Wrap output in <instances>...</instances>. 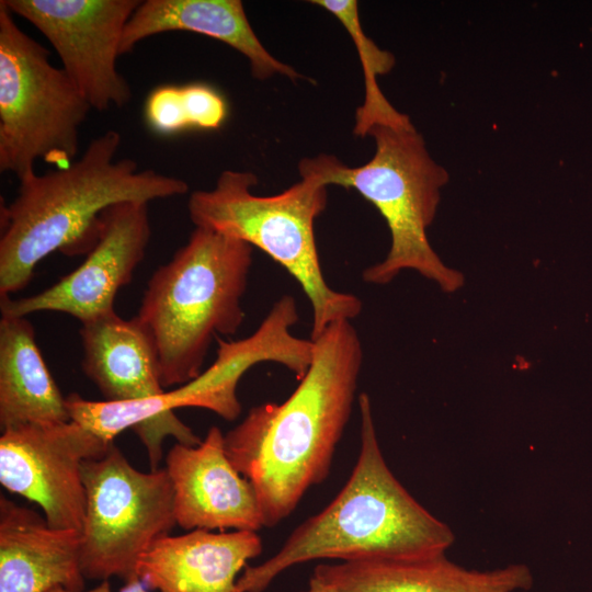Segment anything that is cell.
<instances>
[{"label":"cell","mask_w":592,"mask_h":592,"mask_svg":"<svg viewBox=\"0 0 592 592\" xmlns=\"http://www.w3.org/2000/svg\"><path fill=\"white\" fill-rule=\"evenodd\" d=\"M262 549L255 531L168 534L141 555L136 578L158 592H237L239 572Z\"/></svg>","instance_id":"obj_15"},{"label":"cell","mask_w":592,"mask_h":592,"mask_svg":"<svg viewBox=\"0 0 592 592\" xmlns=\"http://www.w3.org/2000/svg\"><path fill=\"white\" fill-rule=\"evenodd\" d=\"M150 236L147 202L109 206L100 215L98 238L83 262L41 293L18 299L0 297L1 314L25 317L57 311L84 323L113 311L115 296L133 278Z\"/></svg>","instance_id":"obj_12"},{"label":"cell","mask_w":592,"mask_h":592,"mask_svg":"<svg viewBox=\"0 0 592 592\" xmlns=\"http://www.w3.org/2000/svg\"><path fill=\"white\" fill-rule=\"evenodd\" d=\"M361 449L350 478L318 514L296 527L280 550L246 567L237 592H263L291 567L318 559L417 558L444 554L453 531L423 508L389 469L379 447L371 399L357 398Z\"/></svg>","instance_id":"obj_3"},{"label":"cell","mask_w":592,"mask_h":592,"mask_svg":"<svg viewBox=\"0 0 592 592\" xmlns=\"http://www.w3.org/2000/svg\"><path fill=\"white\" fill-rule=\"evenodd\" d=\"M80 338L81 368L105 401H138L164 391L155 344L137 317L110 311L82 323Z\"/></svg>","instance_id":"obj_18"},{"label":"cell","mask_w":592,"mask_h":592,"mask_svg":"<svg viewBox=\"0 0 592 592\" xmlns=\"http://www.w3.org/2000/svg\"><path fill=\"white\" fill-rule=\"evenodd\" d=\"M46 592H112L111 587L107 580L102 581L96 588L88 590V591H71L64 587H55L53 589L47 590Z\"/></svg>","instance_id":"obj_22"},{"label":"cell","mask_w":592,"mask_h":592,"mask_svg":"<svg viewBox=\"0 0 592 592\" xmlns=\"http://www.w3.org/2000/svg\"><path fill=\"white\" fill-rule=\"evenodd\" d=\"M81 532L55 528L34 510L0 498V592L83 591Z\"/></svg>","instance_id":"obj_16"},{"label":"cell","mask_w":592,"mask_h":592,"mask_svg":"<svg viewBox=\"0 0 592 592\" xmlns=\"http://www.w3.org/2000/svg\"><path fill=\"white\" fill-rule=\"evenodd\" d=\"M144 116L158 134L187 129H217L227 117V104L220 93L206 83L163 84L145 101Z\"/></svg>","instance_id":"obj_20"},{"label":"cell","mask_w":592,"mask_h":592,"mask_svg":"<svg viewBox=\"0 0 592 592\" xmlns=\"http://www.w3.org/2000/svg\"><path fill=\"white\" fill-rule=\"evenodd\" d=\"M86 514L81 571L86 579L138 581L139 558L177 525L173 488L166 468L144 473L112 442L82 463Z\"/></svg>","instance_id":"obj_9"},{"label":"cell","mask_w":592,"mask_h":592,"mask_svg":"<svg viewBox=\"0 0 592 592\" xmlns=\"http://www.w3.org/2000/svg\"><path fill=\"white\" fill-rule=\"evenodd\" d=\"M121 592H148V591L143 588V583L140 581H135L132 583H127Z\"/></svg>","instance_id":"obj_24"},{"label":"cell","mask_w":592,"mask_h":592,"mask_svg":"<svg viewBox=\"0 0 592 592\" xmlns=\"http://www.w3.org/2000/svg\"><path fill=\"white\" fill-rule=\"evenodd\" d=\"M311 341L310 366L292 395L253 407L224 434L226 455L252 485L265 527L328 477L356 396L363 350L352 322H333Z\"/></svg>","instance_id":"obj_1"},{"label":"cell","mask_w":592,"mask_h":592,"mask_svg":"<svg viewBox=\"0 0 592 592\" xmlns=\"http://www.w3.org/2000/svg\"><path fill=\"white\" fill-rule=\"evenodd\" d=\"M121 143V134L109 129L69 166L19 180L15 198L0 213V297L23 289L36 264L50 253H88L109 206L189 191L182 179L140 169L129 158L116 159Z\"/></svg>","instance_id":"obj_2"},{"label":"cell","mask_w":592,"mask_h":592,"mask_svg":"<svg viewBox=\"0 0 592 592\" xmlns=\"http://www.w3.org/2000/svg\"><path fill=\"white\" fill-rule=\"evenodd\" d=\"M0 1V170L19 180L37 159L64 168L79 151L90 104L49 50L23 32Z\"/></svg>","instance_id":"obj_8"},{"label":"cell","mask_w":592,"mask_h":592,"mask_svg":"<svg viewBox=\"0 0 592 592\" xmlns=\"http://www.w3.org/2000/svg\"><path fill=\"white\" fill-rule=\"evenodd\" d=\"M303 592H337L331 587L320 582L316 578L311 577L308 583V588Z\"/></svg>","instance_id":"obj_23"},{"label":"cell","mask_w":592,"mask_h":592,"mask_svg":"<svg viewBox=\"0 0 592 592\" xmlns=\"http://www.w3.org/2000/svg\"><path fill=\"white\" fill-rule=\"evenodd\" d=\"M166 462L179 526L255 532L264 527L255 491L228 459L218 426L196 446L177 443Z\"/></svg>","instance_id":"obj_13"},{"label":"cell","mask_w":592,"mask_h":592,"mask_svg":"<svg viewBox=\"0 0 592 592\" xmlns=\"http://www.w3.org/2000/svg\"><path fill=\"white\" fill-rule=\"evenodd\" d=\"M299 174L300 181L291 187L261 196L252 192L255 174L225 170L212 190L191 193L187 210L195 227L259 248L298 282L311 305L315 340L331 323L357 317L362 301L326 282L314 226L327 206V185L311 158L300 161Z\"/></svg>","instance_id":"obj_5"},{"label":"cell","mask_w":592,"mask_h":592,"mask_svg":"<svg viewBox=\"0 0 592 592\" xmlns=\"http://www.w3.org/2000/svg\"><path fill=\"white\" fill-rule=\"evenodd\" d=\"M0 482L41 506L55 528L82 531V463L102 457L106 442L79 423H29L2 430Z\"/></svg>","instance_id":"obj_11"},{"label":"cell","mask_w":592,"mask_h":592,"mask_svg":"<svg viewBox=\"0 0 592 592\" xmlns=\"http://www.w3.org/2000/svg\"><path fill=\"white\" fill-rule=\"evenodd\" d=\"M311 577L337 592H514L534 581L523 563L480 571L454 563L445 553L319 563Z\"/></svg>","instance_id":"obj_14"},{"label":"cell","mask_w":592,"mask_h":592,"mask_svg":"<svg viewBox=\"0 0 592 592\" xmlns=\"http://www.w3.org/2000/svg\"><path fill=\"white\" fill-rule=\"evenodd\" d=\"M293 321L285 312L272 309L248 338L226 341L216 338L218 348L214 363L193 380L171 391L138 401H95L77 394L66 397L72 421L106 442L132 429L144 444L151 470L158 469L166 437L196 446L202 440L173 412L183 407L210 410L227 421L237 419L241 405L237 386L252 366L274 362L295 369L301 362L304 346L291 329Z\"/></svg>","instance_id":"obj_7"},{"label":"cell","mask_w":592,"mask_h":592,"mask_svg":"<svg viewBox=\"0 0 592 592\" xmlns=\"http://www.w3.org/2000/svg\"><path fill=\"white\" fill-rule=\"evenodd\" d=\"M70 414L26 317L0 320V424L2 430L29 423L70 421Z\"/></svg>","instance_id":"obj_19"},{"label":"cell","mask_w":592,"mask_h":592,"mask_svg":"<svg viewBox=\"0 0 592 592\" xmlns=\"http://www.w3.org/2000/svg\"><path fill=\"white\" fill-rule=\"evenodd\" d=\"M368 135L375 140V153L363 166L351 168L330 155L312 158L327 186L356 190L379 210L389 228L386 258L366 267L363 280L385 285L401 271L413 270L443 292H456L464 285V275L443 263L426 234L441 189L448 181L447 171L431 158L410 119L375 125Z\"/></svg>","instance_id":"obj_6"},{"label":"cell","mask_w":592,"mask_h":592,"mask_svg":"<svg viewBox=\"0 0 592 592\" xmlns=\"http://www.w3.org/2000/svg\"><path fill=\"white\" fill-rule=\"evenodd\" d=\"M317 4L333 14L345 27L355 44L364 70L365 100L355 113L354 134L363 137L378 124H399L409 117L398 112L384 96L376 77L388 72L394 57L379 49L362 30L358 4L354 0H315Z\"/></svg>","instance_id":"obj_21"},{"label":"cell","mask_w":592,"mask_h":592,"mask_svg":"<svg viewBox=\"0 0 592 592\" xmlns=\"http://www.w3.org/2000/svg\"><path fill=\"white\" fill-rule=\"evenodd\" d=\"M174 31L193 32L227 44L248 59L251 75L259 80L274 75L292 80L303 78L266 50L239 0L141 1L124 29L119 53H129L152 35Z\"/></svg>","instance_id":"obj_17"},{"label":"cell","mask_w":592,"mask_h":592,"mask_svg":"<svg viewBox=\"0 0 592 592\" xmlns=\"http://www.w3.org/2000/svg\"><path fill=\"white\" fill-rule=\"evenodd\" d=\"M252 254L247 242L195 227L151 275L136 317L155 344L163 388L200 376L213 339L242 325Z\"/></svg>","instance_id":"obj_4"},{"label":"cell","mask_w":592,"mask_h":592,"mask_svg":"<svg viewBox=\"0 0 592 592\" xmlns=\"http://www.w3.org/2000/svg\"><path fill=\"white\" fill-rule=\"evenodd\" d=\"M35 26L91 109L123 107L132 90L116 68L124 29L139 0H3Z\"/></svg>","instance_id":"obj_10"}]
</instances>
